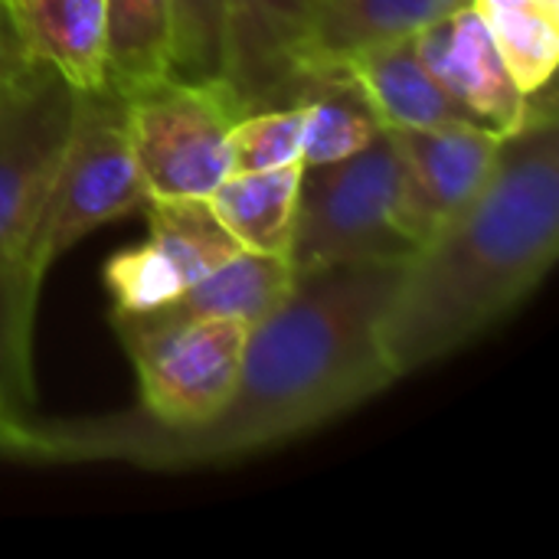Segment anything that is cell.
<instances>
[{
  "mask_svg": "<svg viewBox=\"0 0 559 559\" xmlns=\"http://www.w3.org/2000/svg\"><path fill=\"white\" fill-rule=\"evenodd\" d=\"M403 265L367 259L295 275L282 305L249 331L236 390L213 419L187 429L157 426L138 409L33 419V465L216 468L347 416L396 383L380 321Z\"/></svg>",
  "mask_w": 559,
  "mask_h": 559,
  "instance_id": "obj_1",
  "label": "cell"
},
{
  "mask_svg": "<svg viewBox=\"0 0 559 559\" xmlns=\"http://www.w3.org/2000/svg\"><path fill=\"white\" fill-rule=\"evenodd\" d=\"M559 255V115L554 85L501 138L481 190L403 265L380 321L396 380L465 350L514 314Z\"/></svg>",
  "mask_w": 559,
  "mask_h": 559,
  "instance_id": "obj_2",
  "label": "cell"
},
{
  "mask_svg": "<svg viewBox=\"0 0 559 559\" xmlns=\"http://www.w3.org/2000/svg\"><path fill=\"white\" fill-rule=\"evenodd\" d=\"M144 203L147 190L128 138V98L108 85L79 92L59 174L13 269L23 292L39 305L43 282L59 255H66L88 233L124 219Z\"/></svg>",
  "mask_w": 559,
  "mask_h": 559,
  "instance_id": "obj_3",
  "label": "cell"
},
{
  "mask_svg": "<svg viewBox=\"0 0 559 559\" xmlns=\"http://www.w3.org/2000/svg\"><path fill=\"white\" fill-rule=\"evenodd\" d=\"M416 239L403 219V164L386 131L334 164L305 167L288 265L295 275L367 259H409Z\"/></svg>",
  "mask_w": 559,
  "mask_h": 559,
  "instance_id": "obj_4",
  "label": "cell"
},
{
  "mask_svg": "<svg viewBox=\"0 0 559 559\" xmlns=\"http://www.w3.org/2000/svg\"><path fill=\"white\" fill-rule=\"evenodd\" d=\"M111 331L138 377L134 409L157 426L187 429L229 403L252 328L229 318L167 328L111 318Z\"/></svg>",
  "mask_w": 559,
  "mask_h": 559,
  "instance_id": "obj_5",
  "label": "cell"
},
{
  "mask_svg": "<svg viewBox=\"0 0 559 559\" xmlns=\"http://www.w3.org/2000/svg\"><path fill=\"white\" fill-rule=\"evenodd\" d=\"M128 98V138L147 197H210L233 174L229 128L239 118L223 85L160 79Z\"/></svg>",
  "mask_w": 559,
  "mask_h": 559,
  "instance_id": "obj_6",
  "label": "cell"
},
{
  "mask_svg": "<svg viewBox=\"0 0 559 559\" xmlns=\"http://www.w3.org/2000/svg\"><path fill=\"white\" fill-rule=\"evenodd\" d=\"M79 92L49 66L23 62L0 82V269H16L59 174Z\"/></svg>",
  "mask_w": 559,
  "mask_h": 559,
  "instance_id": "obj_7",
  "label": "cell"
},
{
  "mask_svg": "<svg viewBox=\"0 0 559 559\" xmlns=\"http://www.w3.org/2000/svg\"><path fill=\"white\" fill-rule=\"evenodd\" d=\"M144 210L147 239L115 252L102 269L111 314L154 311L242 249L213 216L206 197H147Z\"/></svg>",
  "mask_w": 559,
  "mask_h": 559,
  "instance_id": "obj_8",
  "label": "cell"
},
{
  "mask_svg": "<svg viewBox=\"0 0 559 559\" xmlns=\"http://www.w3.org/2000/svg\"><path fill=\"white\" fill-rule=\"evenodd\" d=\"M223 88L239 115L314 95V0H223Z\"/></svg>",
  "mask_w": 559,
  "mask_h": 559,
  "instance_id": "obj_9",
  "label": "cell"
},
{
  "mask_svg": "<svg viewBox=\"0 0 559 559\" xmlns=\"http://www.w3.org/2000/svg\"><path fill=\"white\" fill-rule=\"evenodd\" d=\"M386 138L403 164V219L416 246H423L481 190L504 134L475 121H459L400 128L386 131Z\"/></svg>",
  "mask_w": 559,
  "mask_h": 559,
  "instance_id": "obj_10",
  "label": "cell"
},
{
  "mask_svg": "<svg viewBox=\"0 0 559 559\" xmlns=\"http://www.w3.org/2000/svg\"><path fill=\"white\" fill-rule=\"evenodd\" d=\"M413 39L429 72L478 124L508 134L524 121L531 95L518 88L472 3L429 23Z\"/></svg>",
  "mask_w": 559,
  "mask_h": 559,
  "instance_id": "obj_11",
  "label": "cell"
},
{
  "mask_svg": "<svg viewBox=\"0 0 559 559\" xmlns=\"http://www.w3.org/2000/svg\"><path fill=\"white\" fill-rule=\"evenodd\" d=\"M337 75H344L364 95L383 131L475 121L419 59L416 39L364 49L350 56Z\"/></svg>",
  "mask_w": 559,
  "mask_h": 559,
  "instance_id": "obj_12",
  "label": "cell"
},
{
  "mask_svg": "<svg viewBox=\"0 0 559 559\" xmlns=\"http://www.w3.org/2000/svg\"><path fill=\"white\" fill-rule=\"evenodd\" d=\"M292 278L295 272L288 259L239 249L233 259H226L219 269L203 275L187 292H180L174 301L144 314H111V318L144 324V328L229 318V321H242L246 328H255L265 314H272L282 305V298L292 288Z\"/></svg>",
  "mask_w": 559,
  "mask_h": 559,
  "instance_id": "obj_13",
  "label": "cell"
},
{
  "mask_svg": "<svg viewBox=\"0 0 559 559\" xmlns=\"http://www.w3.org/2000/svg\"><path fill=\"white\" fill-rule=\"evenodd\" d=\"M29 62L59 72L75 92L105 88V0H3Z\"/></svg>",
  "mask_w": 559,
  "mask_h": 559,
  "instance_id": "obj_14",
  "label": "cell"
},
{
  "mask_svg": "<svg viewBox=\"0 0 559 559\" xmlns=\"http://www.w3.org/2000/svg\"><path fill=\"white\" fill-rule=\"evenodd\" d=\"M472 0H314V59L321 85L341 79L337 69L386 43L413 39L429 23Z\"/></svg>",
  "mask_w": 559,
  "mask_h": 559,
  "instance_id": "obj_15",
  "label": "cell"
},
{
  "mask_svg": "<svg viewBox=\"0 0 559 559\" xmlns=\"http://www.w3.org/2000/svg\"><path fill=\"white\" fill-rule=\"evenodd\" d=\"M301 170L305 164L229 174L213 187L206 203L242 249L288 259L295 239Z\"/></svg>",
  "mask_w": 559,
  "mask_h": 559,
  "instance_id": "obj_16",
  "label": "cell"
},
{
  "mask_svg": "<svg viewBox=\"0 0 559 559\" xmlns=\"http://www.w3.org/2000/svg\"><path fill=\"white\" fill-rule=\"evenodd\" d=\"M170 0H105V79L134 95L170 79Z\"/></svg>",
  "mask_w": 559,
  "mask_h": 559,
  "instance_id": "obj_17",
  "label": "cell"
},
{
  "mask_svg": "<svg viewBox=\"0 0 559 559\" xmlns=\"http://www.w3.org/2000/svg\"><path fill=\"white\" fill-rule=\"evenodd\" d=\"M524 95L554 85L559 66V0H472Z\"/></svg>",
  "mask_w": 559,
  "mask_h": 559,
  "instance_id": "obj_18",
  "label": "cell"
},
{
  "mask_svg": "<svg viewBox=\"0 0 559 559\" xmlns=\"http://www.w3.org/2000/svg\"><path fill=\"white\" fill-rule=\"evenodd\" d=\"M383 134L373 108L341 75L305 98V147L301 164L321 167L360 154Z\"/></svg>",
  "mask_w": 559,
  "mask_h": 559,
  "instance_id": "obj_19",
  "label": "cell"
},
{
  "mask_svg": "<svg viewBox=\"0 0 559 559\" xmlns=\"http://www.w3.org/2000/svg\"><path fill=\"white\" fill-rule=\"evenodd\" d=\"M33 328L36 301L13 269H0V423L33 419Z\"/></svg>",
  "mask_w": 559,
  "mask_h": 559,
  "instance_id": "obj_20",
  "label": "cell"
},
{
  "mask_svg": "<svg viewBox=\"0 0 559 559\" xmlns=\"http://www.w3.org/2000/svg\"><path fill=\"white\" fill-rule=\"evenodd\" d=\"M301 147H305V102L246 111L229 128L233 174L301 164Z\"/></svg>",
  "mask_w": 559,
  "mask_h": 559,
  "instance_id": "obj_21",
  "label": "cell"
},
{
  "mask_svg": "<svg viewBox=\"0 0 559 559\" xmlns=\"http://www.w3.org/2000/svg\"><path fill=\"white\" fill-rule=\"evenodd\" d=\"M170 75L223 85V0H170Z\"/></svg>",
  "mask_w": 559,
  "mask_h": 559,
  "instance_id": "obj_22",
  "label": "cell"
},
{
  "mask_svg": "<svg viewBox=\"0 0 559 559\" xmlns=\"http://www.w3.org/2000/svg\"><path fill=\"white\" fill-rule=\"evenodd\" d=\"M23 62H29L20 49V39L13 33V23H10V13H7V3L0 0V82L16 72Z\"/></svg>",
  "mask_w": 559,
  "mask_h": 559,
  "instance_id": "obj_23",
  "label": "cell"
}]
</instances>
